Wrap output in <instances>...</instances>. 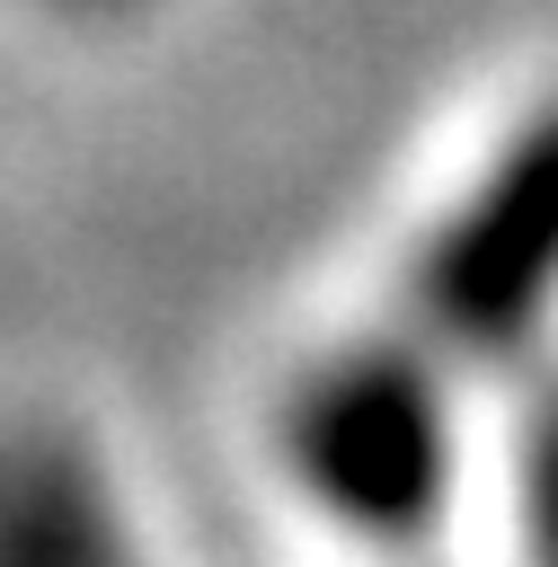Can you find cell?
Segmentation results:
<instances>
[{
	"mask_svg": "<svg viewBox=\"0 0 558 567\" xmlns=\"http://www.w3.org/2000/svg\"><path fill=\"white\" fill-rule=\"evenodd\" d=\"M452 354L416 328L328 346L275 416L283 478L354 540H425L461 487V416H452Z\"/></svg>",
	"mask_w": 558,
	"mask_h": 567,
	"instance_id": "cell-1",
	"label": "cell"
},
{
	"mask_svg": "<svg viewBox=\"0 0 558 567\" xmlns=\"http://www.w3.org/2000/svg\"><path fill=\"white\" fill-rule=\"evenodd\" d=\"M558 310V97L531 106L452 195L407 266V328L469 363H514Z\"/></svg>",
	"mask_w": 558,
	"mask_h": 567,
	"instance_id": "cell-2",
	"label": "cell"
},
{
	"mask_svg": "<svg viewBox=\"0 0 558 567\" xmlns=\"http://www.w3.org/2000/svg\"><path fill=\"white\" fill-rule=\"evenodd\" d=\"M124 558L106 478L62 434H0V567H80Z\"/></svg>",
	"mask_w": 558,
	"mask_h": 567,
	"instance_id": "cell-3",
	"label": "cell"
},
{
	"mask_svg": "<svg viewBox=\"0 0 558 567\" xmlns=\"http://www.w3.org/2000/svg\"><path fill=\"white\" fill-rule=\"evenodd\" d=\"M514 487H523V532L531 549L558 558V372L531 390L523 434H514Z\"/></svg>",
	"mask_w": 558,
	"mask_h": 567,
	"instance_id": "cell-4",
	"label": "cell"
},
{
	"mask_svg": "<svg viewBox=\"0 0 558 567\" xmlns=\"http://www.w3.org/2000/svg\"><path fill=\"white\" fill-rule=\"evenodd\" d=\"M44 9H71V18H115V9H142V0H44Z\"/></svg>",
	"mask_w": 558,
	"mask_h": 567,
	"instance_id": "cell-5",
	"label": "cell"
}]
</instances>
